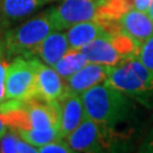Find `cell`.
Here are the masks:
<instances>
[{
    "label": "cell",
    "instance_id": "cell-9",
    "mask_svg": "<svg viewBox=\"0 0 153 153\" xmlns=\"http://www.w3.org/2000/svg\"><path fill=\"white\" fill-rule=\"evenodd\" d=\"M71 49L81 50L99 36L120 32L116 19H93L77 23L65 31Z\"/></svg>",
    "mask_w": 153,
    "mask_h": 153
},
{
    "label": "cell",
    "instance_id": "cell-17",
    "mask_svg": "<svg viewBox=\"0 0 153 153\" xmlns=\"http://www.w3.org/2000/svg\"><path fill=\"white\" fill-rule=\"evenodd\" d=\"M0 153H38V149L25 142L16 131H8L0 138Z\"/></svg>",
    "mask_w": 153,
    "mask_h": 153
},
{
    "label": "cell",
    "instance_id": "cell-20",
    "mask_svg": "<svg viewBox=\"0 0 153 153\" xmlns=\"http://www.w3.org/2000/svg\"><path fill=\"white\" fill-rule=\"evenodd\" d=\"M135 58H137L148 69L153 71V35L138 44Z\"/></svg>",
    "mask_w": 153,
    "mask_h": 153
},
{
    "label": "cell",
    "instance_id": "cell-6",
    "mask_svg": "<svg viewBox=\"0 0 153 153\" xmlns=\"http://www.w3.org/2000/svg\"><path fill=\"white\" fill-rule=\"evenodd\" d=\"M49 13L57 31H66L77 23L111 19L108 0H61Z\"/></svg>",
    "mask_w": 153,
    "mask_h": 153
},
{
    "label": "cell",
    "instance_id": "cell-24",
    "mask_svg": "<svg viewBox=\"0 0 153 153\" xmlns=\"http://www.w3.org/2000/svg\"><path fill=\"white\" fill-rule=\"evenodd\" d=\"M7 131H8V127H7L5 120L2 118V114H1V109H0V138L5 135Z\"/></svg>",
    "mask_w": 153,
    "mask_h": 153
},
{
    "label": "cell",
    "instance_id": "cell-4",
    "mask_svg": "<svg viewBox=\"0 0 153 153\" xmlns=\"http://www.w3.org/2000/svg\"><path fill=\"white\" fill-rule=\"evenodd\" d=\"M57 31L49 9L22 23L15 28L6 31L2 41L8 55L15 57L34 58L39 45L51 32Z\"/></svg>",
    "mask_w": 153,
    "mask_h": 153
},
{
    "label": "cell",
    "instance_id": "cell-22",
    "mask_svg": "<svg viewBox=\"0 0 153 153\" xmlns=\"http://www.w3.org/2000/svg\"><path fill=\"white\" fill-rule=\"evenodd\" d=\"M140 152L153 153V127L150 129L149 134L144 138L143 143L140 146Z\"/></svg>",
    "mask_w": 153,
    "mask_h": 153
},
{
    "label": "cell",
    "instance_id": "cell-13",
    "mask_svg": "<svg viewBox=\"0 0 153 153\" xmlns=\"http://www.w3.org/2000/svg\"><path fill=\"white\" fill-rule=\"evenodd\" d=\"M116 22L121 32L138 44L153 35V21L145 11L135 8L127 9L116 18Z\"/></svg>",
    "mask_w": 153,
    "mask_h": 153
},
{
    "label": "cell",
    "instance_id": "cell-23",
    "mask_svg": "<svg viewBox=\"0 0 153 153\" xmlns=\"http://www.w3.org/2000/svg\"><path fill=\"white\" fill-rule=\"evenodd\" d=\"M127 2L129 5V8H135V9L146 13L149 6L152 2V0H127Z\"/></svg>",
    "mask_w": 153,
    "mask_h": 153
},
{
    "label": "cell",
    "instance_id": "cell-21",
    "mask_svg": "<svg viewBox=\"0 0 153 153\" xmlns=\"http://www.w3.org/2000/svg\"><path fill=\"white\" fill-rule=\"evenodd\" d=\"M38 153H73L65 138L59 137L38 148Z\"/></svg>",
    "mask_w": 153,
    "mask_h": 153
},
{
    "label": "cell",
    "instance_id": "cell-11",
    "mask_svg": "<svg viewBox=\"0 0 153 153\" xmlns=\"http://www.w3.org/2000/svg\"><path fill=\"white\" fill-rule=\"evenodd\" d=\"M66 92V81L58 74L55 67L38 61L35 77L36 97L45 102H53Z\"/></svg>",
    "mask_w": 153,
    "mask_h": 153
},
{
    "label": "cell",
    "instance_id": "cell-7",
    "mask_svg": "<svg viewBox=\"0 0 153 153\" xmlns=\"http://www.w3.org/2000/svg\"><path fill=\"white\" fill-rule=\"evenodd\" d=\"M38 58L15 57L9 64L6 77L7 101H24L36 97L35 77Z\"/></svg>",
    "mask_w": 153,
    "mask_h": 153
},
{
    "label": "cell",
    "instance_id": "cell-1",
    "mask_svg": "<svg viewBox=\"0 0 153 153\" xmlns=\"http://www.w3.org/2000/svg\"><path fill=\"white\" fill-rule=\"evenodd\" d=\"M81 97L86 117L111 131L127 119L133 109V100L105 82L85 91Z\"/></svg>",
    "mask_w": 153,
    "mask_h": 153
},
{
    "label": "cell",
    "instance_id": "cell-19",
    "mask_svg": "<svg viewBox=\"0 0 153 153\" xmlns=\"http://www.w3.org/2000/svg\"><path fill=\"white\" fill-rule=\"evenodd\" d=\"M13 58L8 55L2 38H0V105L7 101L6 99V77L9 64Z\"/></svg>",
    "mask_w": 153,
    "mask_h": 153
},
{
    "label": "cell",
    "instance_id": "cell-3",
    "mask_svg": "<svg viewBox=\"0 0 153 153\" xmlns=\"http://www.w3.org/2000/svg\"><path fill=\"white\" fill-rule=\"evenodd\" d=\"M105 83L145 107H153V71L131 57L112 67Z\"/></svg>",
    "mask_w": 153,
    "mask_h": 153
},
{
    "label": "cell",
    "instance_id": "cell-5",
    "mask_svg": "<svg viewBox=\"0 0 153 153\" xmlns=\"http://www.w3.org/2000/svg\"><path fill=\"white\" fill-rule=\"evenodd\" d=\"M137 47L136 41L120 31L99 36L81 50L90 62L115 67L134 57Z\"/></svg>",
    "mask_w": 153,
    "mask_h": 153
},
{
    "label": "cell",
    "instance_id": "cell-18",
    "mask_svg": "<svg viewBox=\"0 0 153 153\" xmlns=\"http://www.w3.org/2000/svg\"><path fill=\"white\" fill-rule=\"evenodd\" d=\"M16 133L25 142H27L36 149L60 137L59 128L57 127L48 129H35V131H18Z\"/></svg>",
    "mask_w": 153,
    "mask_h": 153
},
{
    "label": "cell",
    "instance_id": "cell-10",
    "mask_svg": "<svg viewBox=\"0 0 153 153\" xmlns=\"http://www.w3.org/2000/svg\"><path fill=\"white\" fill-rule=\"evenodd\" d=\"M58 114V126L60 137H66L86 117L82 97L66 91L58 100L52 102Z\"/></svg>",
    "mask_w": 153,
    "mask_h": 153
},
{
    "label": "cell",
    "instance_id": "cell-14",
    "mask_svg": "<svg viewBox=\"0 0 153 153\" xmlns=\"http://www.w3.org/2000/svg\"><path fill=\"white\" fill-rule=\"evenodd\" d=\"M69 49L71 48L65 31H53L39 45L34 58H38L39 60L51 67H55Z\"/></svg>",
    "mask_w": 153,
    "mask_h": 153
},
{
    "label": "cell",
    "instance_id": "cell-25",
    "mask_svg": "<svg viewBox=\"0 0 153 153\" xmlns=\"http://www.w3.org/2000/svg\"><path fill=\"white\" fill-rule=\"evenodd\" d=\"M146 14L151 17V19L153 21V0H152V2H151V5L149 6L148 10H146Z\"/></svg>",
    "mask_w": 153,
    "mask_h": 153
},
{
    "label": "cell",
    "instance_id": "cell-12",
    "mask_svg": "<svg viewBox=\"0 0 153 153\" xmlns=\"http://www.w3.org/2000/svg\"><path fill=\"white\" fill-rule=\"evenodd\" d=\"M112 67L88 61L74 75L68 77L66 81V91L74 94L82 95L93 86L107 81Z\"/></svg>",
    "mask_w": 153,
    "mask_h": 153
},
{
    "label": "cell",
    "instance_id": "cell-16",
    "mask_svg": "<svg viewBox=\"0 0 153 153\" xmlns=\"http://www.w3.org/2000/svg\"><path fill=\"white\" fill-rule=\"evenodd\" d=\"M88 62V58L83 53L82 50L69 49L55 65V69L64 79H67L68 77H71L76 71H79L82 67H84Z\"/></svg>",
    "mask_w": 153,
    "mask_h": 153
},
{
    "label": "cell",
    "instance_id": "cell-2",
    "mask_svg": "<svg viewBox=\"0 0 153 153\" xmlns=\"http://www.w3.org/2000/svg\"><path fill=\"white\" fill-rule=\"evenodd\" d=\"M7 127L14 131L59 128L58 114L52 102L38 97L24 101H6L0 105Z\"/></svg>",
    "mask_w": 153,
    "mask_h": 153
},
{
    "label": "cell",
    "instance_id": "cell-15",
    "mask_svg": "<svg viewBox=\"0 0 153 153\" xmlns=\"http://www.w3.org/2000/svg\"><path fill=\"white\" fill-rule=\"evenodd\" d=\"M51 1L55 0H0V23L8 25L22 21Z\"/></svg>",
    "mask_w": 153,
    "mask_h": 153
},
{
    "label": "cell",
    "instance_id": "cell-8",
    "mask_svg": "<svg viewBox=\"0 0 153 153\" xmlns=\"http://www.w3.org/2000/svg\"><path fill=\"white\" fill-rule=\"evenodd\" d=\"M112 131L85 117V119L64 138L73 152H102L111 146Z\"/></svg>",
    "mask_w": 153,
    "mask_h": 153
}]
</instances>
